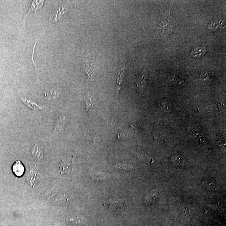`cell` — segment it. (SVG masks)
I'll list each match as a JSON object with an SVG mask.
<instances>
[{
    "instance_id": "19",
    "label": "cell",
    "mask_w": 226,
    "mask_h": 226,
    "mask_svg": "<svg viewBox=\"0 0 226 226\" xmlns=\"http://www.w3.org/2000/svg\"><path fill=\"white\" fill-rule=\"evenodd\" d=\"M0 226H8V225L2 222L0 223Z\"/></svg>"
},
{
    "instance_id": "17",
    "label": "cell",
    "mask_w": 226,
    "mask_h": 226,
    "mask_svg": "<svg viewBox=\"0 0 226 226\" xmlns=\"http://www.w3.org/2000/svg\"><path fill=\"white\" fill-rule=\"evenodd\" d=\"M116 166L119 168L123 169L124 170H130L131 169V168L130 166H128V165H122L118 164V165H116Z\"/></svg>"
},
{
    "instance_id": "18",
    "label": "cell",
    "mask_w": 226,
    "mask_h": 226,
    "mask_svg": "<svg viewBox=\"0 0 226 226\" xmlns=\"http://www.w3.org/2000/svg\"><path fill=\"white\" fill-rule=\"evenodd\" d=\"M162 106H163V107L164 108L165 110L167 109V110H168L169 106L168 104V101H164V102L162 103Z\"/></svg>"
},
{
    "instance_id": "5",
    "label": "cell",
    "mask_w": 226,
    "mask_h": 226,
    "mask_svg": "<svg viewBox=\"0 0 226 226\" xmlns=\"http://www.w3.org/2000/svg\"><path fill=\"white\" fill-rule=\"evenodd\" d=\"M124 68L125 67H122L120 70H119L117 73V76L116 85V89L117 96L118 98L120 94V90L121 86L123 81V75H124Z\"/></svg>"
},
{
    "instance_id": "7",
    "label": "cell",
    "mask_w": 226,
    "mask_h": 226,
    "mask_svg": "<svg viewBox=\"0 0 226 226\" xmlns=\"http://www.w3.org/2000/svg\"><path fill=\"white\" fill-rule=\"evenodd\" d=\"M202 184L204 187H205L207 189L214 190L216 188V181L215 180L212 178H207L204 179L202 182Z\"/></svg>"
},
{
    "instance_id": "16",
    "label": "cell",
    "mask_w": 226,
    "mask_h": 226,
    "mask_svg": "<svg viewBox=\"0 0 226 226\" xmlns=\"http://www.w3.org/2000/svg\"><path fill=\"white\" fill-rule=\"evenodd\" d=\"M141 79H142V80H140L139 81L140 85L141 87H142L143 88V87H144V85H145V84L146 83V81H145L146 78H145V75H144V74L142 75V78H141Z\"/></svg>"
},
{
    "instance_id": "12",
    "label": "cell",
    "mask_w": 226,
    "mask_h": 226,
    "mask_svg": "<svg viewBox=\"0 0 226 226\" xmlns=\"http://www.w3.org/2000/svg\"><path fill=\"white\" fill-rule=\"evenodd\" d=\"M22 101L23 102H25V103L29 107L32 108L34 110H37L38 109H41L42 107L39 106L38 104H37L36 103H34V102H32V101H30V100H27L26 99H24L23 98H22Z\"/></svg>"
},
{
    "instance_id": "2",
    "label": "cell",
    "mask_w": 226,
    "mask_h": 226,
    "mask_svg": "<svg viewBox=\"0 0 226 226\" xmlns=\"http://www.w3.org/2000/svg\"><path fill=\"white\" fill-rule=\"evenodd\" d=\"M125 204V201L121 199H110L107 203V206L111 210H119Z\"/></svg>"
},
{
    "instance_id": "3",
    "label": "cell",
    "mask_w": 226,
    "mask_h": 226,
    "mask_svg": "<svg viewBox=\"0 0 226 226\" xmlns=\"http://www.w3.org/2000/svg\"><path fill=\"white\" fill-rule=\"evenodd\" d=\"M25 167L20 160L16 161L13 164V172L16 176L20 177L22 176L25 172Z\"/></svg>"
},
{
    "instance_id": "13",
    "label": "cell",
    "mask_w": 226,
    "mask_h": 226,
    "mask_svg": "<svg viewBox=\"0 0 226 226\" xmlns=\"http://www.w3.org/2000/svg\"><path fill=\"white\" fill-rule=\"evenodd\" d=\"M158 194V191L156 192L155 191L150 192V194H148L145 197V201L147 202V203H151L156 198V195Z\"/></svg>"
},
{
    "instance_id": "9",
    "label": "cell",
    "mask_w": 226,
    "mask_h": 226,
    "mask_svg": "<svg viewBox=\"0 0 226 226\" xmlns=\"http://www.w3.org/2000/svg\"><path fill=\"white\" fill-rule=\"evenodd\" d=\"M83 65L84 68H85V70L86 73L87 75H88L89 79L91 81L94 80L95 75L93 73V71L92 68L90 67V65L87 62L83 63Z\"/></svg>"
},
{
    "instance_id": "1",
    "label": "cell",
    "mask_w": 226,
    "mask_h": 226,
    "mask_svg": "<svg viewBox=\"0 0 226 226\" xmlns=\"http://www.w3.org/2000/svg\"><path fill=\"white\" fill-rule=\"evenodd\" d=\"M73 163L71 160L64 159L59 164V171L61 174H69L73 170Z\"/></svg>"
},
{
    "instance_id": "4",
    "label": "cell",
    "mask_w": 226,
    "mask_h": 226,
    "mask_svg": "<svg viewBox=\"0 0 226 226\" xmlns=\"http://www.w3.org/2000/svg\"><path fill=\"white\" fill-rule=\"evenodd\" d=\"M68 224L73 226H79L86 222V219L82 217L74 216L66 219Z\"/></svg>"
},
{
    "instance_id": "11",
    "label": "cell",
    "mask_w": 226,
    "mask_h": 226,
    "mask_svg": "<svg viewBox=\"0 0 226 226\" xmlns=\"http://www.w3.org/2000/svg\"><path fill=\"white\" fill-rule=\"evenodd\" d=\"M201 78L204 82H210L212 80L213 76L211 73L205 72L202 73Z\"/></svg>"
},
{
    "instance_id": "6",
    "label": "cell",
    "mask_w": 226,
    "mask_h": 226,
    "mask_svg": "<svg viewBox=\"0 0 226 226\" xmlns=\"http://www.w3.org/2000/svg\"><path fill=\"white\" fill-rule=\"evenodd\" d=\"M45 1H34L32 3L31 6L29 10L28 13L26 15V17L32 12H36L39 9H42V6Z\"/></svg>"
},
{
    "instance_id": "10",
    "label": "cell",
    "mask_w": 226,
    "mask_h": 226,
    "mask_svg": "<svg viewBox=\"0 0 226 226\" xmlns=\"http://www.w3.org/2000/svg\"><path fill=\"white\" fill-rule=\"evenodd\" d=\"M205 52V47H198V48H195L192 51L191 55L194 57H199L204 54Z\"/></svg>"
},
{
    "instance_id": "15",
    "label": "cell",
    "mask_w": 226,
    "mask_h": 226,
    "mask_svg": "<svg viewBox=\"0 0 226 226\" xmlns=\"http://www.w3.org/2000/svg\"><path fill=\"white\" fill-rule=\"evenodd\" d=\"M86 104L87 110H88L89 114H90V111L92 110L93 107L92 101L90 98L88 97L87 99Z\"/></svg>"
},
{
    "instance_id": "8",
    "label": "cell",
    "mask_w": 226,
    "mask_h": 226,
    "mask_svg": "<svg viewBox=\"0 0 226 226\" xmlns=\"http://www.w3.org/2000/svg\"><path fill=\"white\" fill-rule=\"evenodd\" d=\"M32 155L36 160H41L42 158L43 155L42 151L38 145H35L32 151Z\"/></svg>"
},
{
    "instance_id": "14",
    "label": "cell",
    "mask_w": 226,
    "mask_h": 226,
    "mask_svg": "<svg viewBox=\"0 0 226 226\" xmlns=\"http://www.w3.org/2000/svg\"><path fill=\"white\" fill-rule=\"evenodd\" d=\"M91 176L97 179H102L104 177V175L102 173L95 172L91 173Z\"/></svg>"
}]
</instances>
